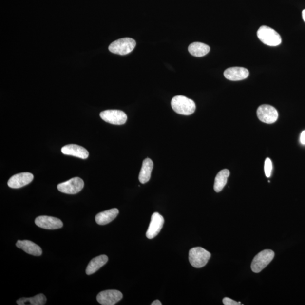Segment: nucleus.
Segmentation results:
<instances>
[{
	"label": "nucleus",
	"mask_w": 305,
	"mask_h": 305,
	"mask_svg": "<svg viewBox=\"0 0 305 305\" xmlns=\"http://www.w3.org/2000/svg\"><path fill=\"white\" fill-rule=\"evenodd\" d=\"M171 105L173 111L180 115H190L196 111L194 102L183 95H176L173 97Z\"/></svg>",
	"instance_id": "f257e3e1"
},
{
	"label": "nucleus",
	"mask_w": 305,
	"mask_h": 305,
	"mask_svg": "<svg viewBox=\"0 0 305 305\" xmlns=\"http://www.w3.org/2000/svg\"><path fill=\"white\" fill-rule=\"evenodd\" d=\"M136 42L132 38L118 39L109 45V50L114 54L124 56L129 54L135 48Z\"/></svg>",
	"instance_id": "f03ea898"
},
{
	"label": "nucleus",
	"mask_w": 305,
	"mask_h": 305,
	"mask_svg": "<svg viewBox=\"0 0 305 305\" xmlns=\"http://www.w3.org/2000/svg\"><path fill=\"white\" fill-rule=\"evenodd\" d=\"M257 36L266 45L275 47L281 44L280 35L274 29L267 26H262L257 31Z\"/></svg>",
	"instance_id": "7ed1b4c3"
},
{
	"label": "nucleus",
	"mask_w": 305,
	"mask_h": 305,
	"mask_svg": "<svg viewBox=\"0 0 305 305\" xmlns=\"http://www.w3.org/2000/svg\"><path fill=\"white\" fill-rule=\"evenodd\" d=\"M211 257V254L201 247L191 248L189 252L190 264L195 268L205 267Z\"/></svg>",
	"instance_id": "20e7f679"
},
{
	"label": "nucleus",
	"mask_w": 305,
	"mask_h": 305,
	"mask_svg": "<svg viewBox=\"0 0 305 305\" xmlns=\"http://www.w3.org/2000/svg\"><path fill=\"white\" fill-rule=\"evenodd\" d=\"M275 256L274 251L269 249L264 250L255 256L251 265V270L258 273L268 266Z\"/></svg>",
	"instance_id": "39448f33"
},
{
	"label": "nucleus",
	"mask_w": 305,
	"mask_h": 305,
	"mask_svg": "<svg viewBox=\"0 0 305 305\" xmlns=\"http://www.w3.org/2000/svg\"><path fill=\"white\" fill-rule=\"evenodd\" d=\"M84 186V181L79 177H76L60 183L57 189L61 192L68 194H76L82 190Z\"/></svg>",
	"instance_id": "423d86ee"
},
{
	"label": "nucleus",
	"mask_w": 305,
	"mask_h": 305,
	"mask_svg": "<svg viewBox=\"0 0 305 305\" xmlns=\"http://www.w3.org/2000/svg\"><path fill=\"white\" fill-rule=\"evenodd\" d=\"M100 115L105 122L115 125H124L127 119L126 113L118 110H107L102 112Z\"/></svg>",
	"instance_id": "0eeeda50"
},
{
	"label": "nucleus",
	"mask_w": 305,
	"mask_h": 305,
	"mask_svg": "<svg viewBox=\"0 0 305 305\" xmlns=\"http://www.w3.org/2000/svg\"><path fill=\"white\" fill-rule=\"evenodd\" d=\"M257 114L261 122L272 124L275 123L278 118V113L273 106L268 105H263L258 108Z\"/></svg>",
	"instance_id": "6e6552de"
},
{
	"label": "nucleus",
	"mask_w": 305,
	"mask_h": 305,
	"mask_svg": "<svg viewBox=\"0 0 305 305\" xmlns=\"http://www.w3.org/2000/svg\"><path fill=\"white\" fill-rule=\"evenodd\" d=\"M123 298L121 292L117 290H106L98 294L97 300L102 305H114Z\"/></svg>",
	"instance_id": "1a4fd4ad"
},
{
	"label": "nucleus",
	"mask_w": 305,
	"mask_h": 305,
	"mask_svg": "<svg viewBox=\"0 0 305 305\" xmlns=\"http://www.w3.org/2000/svg\"><path fill=\"white\" fill-rule=\"evenodd\" d=\"M164 224V218L163 216L155 212L152 215L151 221L149 226L146 236L149 239L154 238L158 235Z\"/></svg>",
	"instance_id": "9d476101"
},
{
	"label": "nucleus",
	"mask_w": 305,
	"mask_h": 305,
	"mask_svg": "<svg viewBox=\"0 0 305 305\" xmlns=\"http://www.w3.org/2000/svg\"><path fill=\"white\" fill-rule=\"evenodd\" d=\"M35 222L38 228L46 229H57L63 227L61 220L52 216H39L35 219Z\"/></svg>",
	"instance_id": "9b49d317"
},
{
	"label": "nucleus",
	"mask_w": 305,
	"mask_h": 305,
	"mask_svg": "<svg viewBox=\"0 0 305 305\" xmlns=\"http://www.w3.org/2000/svg\"><path fill=\"white\" fill-rule=\"evenodd\" d=\"M34 179V175L30 172H22L14 175L8 181V186L12 189H20L28 185Z\"/></svg>",
	"instance_id": "f8f14e48"
},
{
	"label": "nucleus",
	"mask_w": 305,
	"mask_h": 305,
	"mask_svg": "<svg viewBox=\"0 0 305 305\" xmlns=\"http://www.w3.org/2000/svg\"><path fill=\"white\" fill-rule=\"evenodd\" d=\"M249 71L244 67H230L225 71L224 76L228 80L239 81L246 79L249 76Z\"/></svg>",
	"instance_id": "ddd939ff"
},
{
	"label": "nucleus",
	"mask_w": 305,
	"mask_h": 305,
	"mask_svg": "<svg viewBox=\"0 0 305 305\" xmlns=\"http://www.w3.org/2000/svg\"><path fill=\"white\" fill-rule=\"evenodd\" d=\"M63 154L74 156L81 159H87L89 156V152L83 147L76 144L65 145L61 149Z\"/></svg>",
	"instance_id": "4468645a"
},
{
	"label": "nucleus",
	"mask_w": 305,
	"mask_h": 305,
	"mask_svg": "<svg viewBox=\"0 0 305 305\" xmlns=\"http://www.w3.org/2000/svg\"><path fill=\"white\" fill-rule=\"evenodd\" d=\"M16 246L25 251L26 253L34 256H40L42 253L41 248L29 240H19L16 243Z\"/></svg>",
	"instance_id": "2eb2a0df"
},
{
	"label": "nucleus",
	"mask_w": 305,
	"mask_h": 305,
	"mask_svg": "<svg viewBox=\"0 0 305 305\" xmlns=\"http://www.w3.org/2000/svg\"><path fill=\"white\" fill-rule=\"evenodd\" d=\"M118 214L119 210L116 208L101 212L95 216V222L99 225H107L114 220Z\"/></svg>",
	"instance_id": "dca6fc26"
},
{
	"label": "nucleus",
	"mask_w": 305,
	"mask_h": 305,
	"mask_svg": "<svg viewBox=\"0 0 305 305\" xmlns=\"http://www.w3.org/2000/svg\"><path fill=\"white\" fill-rule=\"evenodd\" d=\"M108 261V257L106 255H101L95 257L90 261L86 268V274L90 275L97 271L99 269L104 266Z\"/></svg>",
	"instance_id": "f3484780"
},
{
	"label": "nucleus",
	"mask_w": 305,
	"mask_h": 305,
	"mask_svg": "<svg viewBox=\"0 0 305 305\" xmlns=\"http://www.w3.org/2000/svg\"><path fill=\"white\" fill-rule=\"evenodd\" d=\"M152 168H153V162L151 159L150 158L144 159L139 176L141 183L145 184L150 181Z\"/></svg>",
	"instance_id": "a211bd4d"
},
{
	"label": "nucleus",
	"mask_w": 305,
	"mask_h": 305,
	"mask_svg": "<svg viewBox=\"0 0 305 305\" xmlns=\"http://www.w3.org/2000/svg\"><path fill=\"white\" fill-rule=\"evenodd\" d=\"M210 50L209 45L199 42H193L189 47V51L191 54L197 57L207 55Z\"/></svg>",
	"instance_id": "6ab92c4d"
},
{
	"label": "nucleus",
	"mask_w": 305,
	"mask_h": 305,
	"mask_svg": "<svg viewBox=\"0 0 305 305\" xmlns=\"http://www.w3.org/2000/svg\"><path fill=\"white\" fill-rule=\"evenodd\" d=\"M230 172L229 170L224 169L220 171L215 179L214 189L216 192L222 191L226 185Z\"/></svg>",
	"instance_id": "aec40b11"
},
{
	"label": "nucleus",
	"mask_w": 305,
	"mask_h": 305,
	"mask_svg": "<svg viewBox=\"0 0 305 305\" xmlns=\"http://www.w3.org/2000/svg\"><path fill=\"white\" fill-rule=\"evenodd\" d=\"M47 303V298L43 294H38V295L30 298H21L17 301L19 305H44Z\"/></svg>",
	"instance_id": "412c9836"
},
{
	"label": "nucleus",
	"mask_w": 305,
	"mask_h": 305,
	"mask_svg": "<svg viewBox=\"0 0 305 305\" xmlns=\"http://www.w3.org/2000/svg\"><path fill=\"white\" fill-rule=\"evenodd\" d=\"M272 169V165L271 159L269 158H267L266 159L265 162V175L267 177V178H269L271 175V172Z\"/></svg>",
	"instance_id": "4be33fe9"
},
{
	"label": "nucleus",
	"mask_w": 305,
	"mask_h": 305,
	"mask_svg": "<svg viewBox=\"0 0 305 305\" xmlns=\"http://www.w3.org/2000/svg\"><path fill=\"white\" fill-rule=\"evenodd\" d=\"M223 303L225 305H242L241 303H237L236 301L229 299L228 297H225L223 300Z\"/></svg>",
	"instance_id": "5701e85b"
},
{
	"label": "nucleus",
	"mask_w": 305,
	"mask_h": 305,
	"mask_svg": "<svg viewBox=\"0 0 305 305\" xmlns=\"http://www.w3.org/2000/svg\"><path fill=\"white\" fill-rule=\"evenodd\" d=\"M300 141L303 144H305V130L301 134Z\"/></svg>",
	"instance_id": "b1692460"
},
{
	"label": "nucleus",
	"mask_w": 305,
	"mask_h": 305,
	"mask_svg": "<svg viewBox=\"0 0 305 305\" xmlns=\"http://www.w3.org/2000/svg\"><path fill=\"white\" fill-rule=\"evenodd\" d=\"M151 305H162V304L161 303L160 301L157 300H155L154 301H153V302H152L151 304Z\"/></svg>",
	"instance_id": "393cba45"
},
{
	"label": "nucleus",
	"mask_w": 305,
	"mask_h": 305,
	"mask_svg": "<svg viewBox=\"0 0 305 305\" xmlns=\"http://www.w3.org/2000/svg\"><path fill=\"white\" fill-rule=\"evenodd\" d=\"M303 19L305 22V9H304L302 12Z\"/></svg>",
	"instance_id": "a878e982"
}]
</instances>
